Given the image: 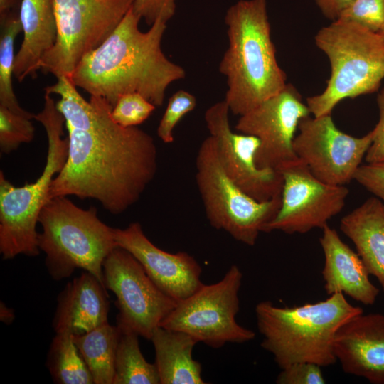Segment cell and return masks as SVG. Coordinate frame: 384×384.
Here are the masks:
<instances>
[{"mask_svg":"<svg viewBox=\"0 0 384 384\" xmlns=\"http://www.w3.org/2000/svg\"><path fill=\"white\" fill-rule=\"evenodd\" d=\"M45 92L60 97L56 107L68 134L67 159L53 181L48 200L72 195L95 199L113 215L128 210L156 176L154 138L137 127L116 123L107 100L97 96L86 100L70 78H57Z\"/></svg>","mask_w":384,"mask_h":384,"instance_id":"6da1fadb","label":"cell"},{"mask_svg":"<svg viewBox=\"0 0 384 384\" xmlns=\"http://www.w3.org/2000/svg\"><path fill=\"white\" fill-rule=\"evenodd\" d=\"M140 20L131 8L111 34L81 59L71 75L73 83L112 108L120 96L132 92L161 106L168 87L184 79L186 70L162 51L166 23L158 19L143 32Z\"/></svg>","mask_w":384,"mask_h":384,"instance_id":"7a4b0ae2","label":"cell"},{"mask_svg":"<svg viewBox=\"0 0 384 384\" xmlns=\"http://www.w3.org/2000/svg\"><path fill=\"white\" fill-rule=\"evenodd\" d=\"M228 47L219 64L226 77L224 100L242 115L282 91L287 77L271 38L266 0H240L226 11Z\"/></svg>","mask_w":384,"mask_h":384,"instance_id":"3957f363","label":"cell"},{"mask_svg":"<svg viewBox=\"0 0 384 384\" xmlns=\"http://www.w3.org/2000/svg\"><path fill=\"white\" fill-rule=\"evenodd\" d=\"M361 313L362 309L348 302L343 293L298 306L280 307L270 301L255 306L257 328L263 336L261 346L272 354L281 369L298 362L321 367L334 364L337 330Z\"/></svg>","mask_w":384,"mask_h":384,"instance_id":"277c9868","label":"cell"},{"mask_svg":"<svg viewBox=\"0 0 384 384\" xmlns=\"http://www.w3.org/2000/svg\"><path fill=\"white\" fill-rule=\"evenodd\" d=\"M34 119L43 125L48 139L46 162L41 175L34 182L17 187L0 171V252L5 260L20 254H39L38 217L48 200L53 181L67 159L65 119L50 94L45 92L43 109Z\"/></svg>","mask_w":384,"mask_h":384,"instance_id":"5b68a950","label":"cell"},{"mask_svg":"<svg viewBox=\"0 0 384 384\" xmlns=\"http://www.w3.org/2000/svg\"><path fill=\"white\" fill-rule=\"evenodd\" d=\"M38 223V247L53 279L69 277L80 268L104 284L103 262L117 245L114 228L98 218L95 207L83 209L66 196H55L43 207Z\"/></svg>","mask_w":384,"mask_h":384,"instance_id":"8992f818","label":"cell"},{"mask_svg":"<svg viewBox=\"0 0 384 384\" xmlns=\"http://www.w3.org/2000/svg\"><path fill=\"white\" fill-rule=\"evenodd\" d=\"M315 43L328 57L331 75L325 90L307 98L314 117L331 114L346 98L378 90L384 78V38L378 32L338 19L317 32Z\"/></svg>","mask_w":384,"mask_h":384,"instance_id":"52a82bcc","label":"cell"},{"mask_svg":"<svg viewBox=\"0 0 384 384\" xmlns=\"http://www.w3.org/2000/svg\"><path fill=\"white\" fill-rule=\"evenodd\" d=\"M196 183L210 225L249 246L275 217L281 196L258 201L245 193L226 173L215 139L209 135L196 156Z\"/></svg>","mask_w":384,"mask_h":384,"instance_id":"ba28073f","label":"cell"},{"mask_svg":"<svg viewBox=\"0 0 384 384\" xmlns=\"http://www.w3.org/2000/svg\"><path fill=\"white\" fill-rule=\"evenodd\" d=\"M242 279L240 268L230 266L220 281L202 284L193 294L178 301L161 326L185 332L214 348L227 343L252 340L255 332L236 321Z\"/></svg>","mask_w":384,"mask_h":384,"instance_id":"9c48e42d","label":"cell"},{"mask_svg":"<svg viewBox=\"0 0 384 384\" xmlns=\"http://www.w3.org/2000/svg\"><path fill=\"white\" fill-rule=\"evenodd\" d=\"M134 0H54L56 40L41 70L71 78L81 59L115 29Z\"/></svg>","mask_w":384,"mask_h":384,"instance_id":"30bf717a","label":"cell"},{"mask_svg":"<svg viewBox=\"0 0 384 384\" xmlns=\"http://www.w3.org/2000/svg\"><path fill=\"white\" fill-rule=\"evenodd\" d=\"M105 287L116 297L117 326L150 340L178 302L164 293L128 251L117 246L105 258Z\"/></svg>","mask_w":384,"mask_h":384,"instance_id":"8fae6325","label":"cell"},{"mask_svg":"<svg viewBox=\"0 0 384 384\" xmlns=\"http://www.w3.org/2000/svg\"><path fill=\"white\" fill-rule=\"evenodd\" d=\"M279 171L283 178L281 206L264 233L279 230L302 234L322 229L344 207L348 189L321 181L299 159Z\"/></svg>","mask_w":384,"mask_h":384,"instance_id":"7c38bea8","label":"cell"},{"mask_svg":"<svg viewBox=\"0 0 384 384\" xmlns=\"http://www.w3.org/2000/svg\"><path fill=\"white\" fill-rule=\"evenodd\" d=\"M293 142L297 158L321 181L344 186L353 180L371 145L373 132L356 137L336 127L331 114L302 119Z\"/></svg>","mask_w":384,"mask_h":384,"instance_id":"4fadbf2b","label":"cell"},{"mask_svg":"<svg viewBox=\"0 0 384 384\" xmlns=\"http://www.w3.org/2000/svg\"><path fill=\"white\" fill-rule=\"evenodd\" d=\"M309 114L297 90L287 84L279 93L239 116L235 129L259 139L255 156L259 167L279 171L298 159L293 147L295 133Z\"/></svg>","mask_w":384,"mask_h":384,"instance_id":"5bb4252c","label":"cell"},{"mask_svg":"<svg viewBox=\"0 0 384 384\" xmlns=\"http://www.w3.org/2000/svg\"><path fill=\"white\" fill-rule=\"evenodd\" d=\"M229 107L221 100L210 105L204 119L208 131L217 143L222 164L230 178L245 193L258 201L281 196L283 178L271 168L259 167L255 156L259 139L252 135L237 133L231 129Z\"/></svg>","mask_w":384,"mask_h":384,"instance_id":"9a60e30c","label":"cell"},{"mask_svg":"<svg viewBox=\"0 0 384 384\" xmlns=\"http://www.w3.org/2000/svg\"><path fill=\"white\" fill-rule=\"evenodd\" d=\"M114 235L117 245L130 252L157 287L176 302L193 294L203 284L201 267L193 256L186 252H168L156 247L139 223L114 228Z\"/></svg>","mask_w":384,"mask_h":384,"instance_id":"2e32d148","label":"cell"},{"mask_svg":"<svg viewBox=\"0 0 384 384\" xmlns=\"http://www.w3.org/2000/svg\"><path fill=\"white\" fill-rule=\"evenodd\" d=\"M333 347L345 373L384 384V314L352 317L337 330Z\"/></svg>","mask_w":384,"mask_h":384,"instance_id":"e0dca14e","label":"cell"},{"mask_svg":"<svg viewBox=\"0 0 384 384\" xmlns=\"http://www.w3.org/2000/svg\"><path fill=\"white\" fill-rule=\"evenodd\" d=\"M319 242L324 255L321 274L327 294L343 293L365 305L373 304L379 289L370 282L358 254L329 225L322 228Z\"/></svg>","mask_w":384,"mask_h":384,"instance_id":"ac0fdd59","label":"cell"},{"mask_svg":"<svg viewBox=\"0 0 384 384\" xmlns=\"http://www.w3.org/2000/svg\"><path fill=\"white\" fill-rule=\"evenodd\" d=\"M106 289L86 271L69 282L58 297L53 321L55 333L80 335L107 323L109 299Z\"/></svg>","mask_w":384,"mask_h":384,"instance_id":"d6986e66","label":"cell"},{"mask_svg":"<svg viewBox=\"0 0 384 384\" xmlns=\"http://www.w3.org/2000/svg\"><path fill=\"white\" fill-rule=\"evenodd\" d=\"M19 19L23 38L16 54L14 75L18 82L34 78L44 55L56 40L54 0H22Z\"/></svg>","mask_w":384,"mask_h":384,"instance_id":"ffe728a7","label":"cell"},{"mask_svg":"<svg viewBox=\"0 0 384 384\" xmlns=\"http://www.w3.org/2000/svg\"><path fill=\"white\" fill-rule=\"evenodd\" d=\"M340 230L354 244L369 274L384 292V206L377 198L367 199L342 218Z\"/></svg>","mask_w":384,"mask_h":384,"instance_id":"44dd1931","label":"cell"},{"mask_svg":"<svg viewBox=\"0 0 384 384\" xmlns=\"http://www.w3.org/2000/svg\"><path fill=\"white\" fill-rule=\"evenodd\" d=\"M160 384H204L201 365L192 356L198 341L189 334L157 327L150 339Z\"/></svg>","mask_w":384,"mask_h":384,"instance_id":"7402d4cb","label":"cell"},{"mask_svg":"<svg viewBox=\"0 0 384 384\" xmlns=\"http://www.w3.org/2000/svg\"><path fill=\"white\" fill-rule=\"evenodd\" d=\"M120 334L117 325L111 326L107 322L89 332L73 335L95 384H113Z\"/></svg>","mask_w":384,"mask_h":384,"instance_id":"603a6c76","label":"cell"},{"mask_svg":"<svg viewBox=\"0 0 384 384\" xmlns=\"http://www.w3.org/2000/svg\"><path fill=\"white\" fill-rule=\"evenodd\" d=\"M47 366L58 384H92V375L69 332L56 333L50 344Z\"/></svg>","mask_w":384,"mask_h":384,"instance_id":"cb8c5ba5","label":"cell"},{"mask_svg":"<svg viewBox=\"0 0 384 384\" xmlns=\"http://www.w3.org/2000/svg\"><path fill=\"white\" fill-rule=\"evenodd\" d=\"M115 358L113 384H160L155 363L144 358L134 332L121 331Z\"/></svg>","mask_w":384,"mask_h":384,"instance_id":"d4e9b609","label":"cell"},{"mask_svg":"<svg viewBox=\"0 0 384 384\" xmlns=\"http://www.w3.org/2000/svg\"><path fill=\"white\" fill-rule=\"evenodd\" d=\"M22 31L19 16L8 14L1 19L0 106L5 107L15 113L34 119V114L20 106L12 86L16 58L15 40Z\"/></svg>","mask_w":384,"mask_h":384,"instance_id":"484cf974","label":"cell"},{"mask_svg":"<svg viewBox=\"0 0 384 384\" xmlns=\"http://www.w3.org/2000/svg\"><path fill=\"white\" fill-rule=\"evenodd\" d=\"M31 118L0 106V150L9 154L21 144L31 142L35 128Z\"/></svg>","mask_w":384,"mask_h":384,"instance_id":"4316f807","label":"cell"},{"mask_svg":"<svg viewBox=\"0 0 384 384\" xmlns=\"http://www.w3.org/2000/svg\"><path fill=\"white\" fill-rule=\"evenodd\" d=\"M193 95L183 90L174 92L169 98L164 113L157 127L156 133L165 144L174 141V130L180 120L196 107Z\"/></svg>","mask_w":384,"mask_h":384,"instance_id":"83f0119b","label":"cell"},{"mask_svg":"<svg viewBox=\"0 0 384 384\" xmlns=\"http://www.w3.org/2000/svg\"><path fill=\"white\" fill-rule=\"evenodd\" d=\"M156 107L139 93H127L119 97L112 110L111 116L116 123L122 127H137L146 121Z\"/></svg>","mask_w":384,"mask_h":384,"instance_id":"f1b7e54d","label":"cell"},{"mask_svg":"<svg viewBox=\"0 0 384 384\" xmlns=\"http://www.w3.org/2000/svg\"><path fill=\"white\" fill-rule=\"evenodd\" d=\"M338 19L378 32L384 25V0H353Z\"/></svg>","mask_w":384,"mask_h":384,"instance_id":"f546056e","label":"cell"},{"mask_svg":"<svg viewBox=\"0 0 384 384\" xmlns=\"http://www.w3.org/2000/svg\"><path fill=\"white\" fill-rule=\"evenodd\" d=\"M278 384H324L321 366L309 362L292 363L282 369L277 375Z\"/></svg>","mask_w":384,"mask_h":384,"instance_id":"4dcf8cb0","label":"cell"},{"mask_svg":"<svg viewBox=\"0 0 384 384\" xmlns=\"http://www.w3.org/2000/svg\"><path fill=\"white\" fill-rule=\"evenodd\" d=\"M177 0H134L133 11L147 24L161 19L167 23L174 15Z\"/></svg>","mask_w":384,"mask_h":384,"instance_id":"1f68e13d","label":"cell"},{"mask_svg":"<svg viewBox=\"0 0 384 384\" xmlns=\"http://www.w3.org/2000/svg\"><path fill=\"white\" fill-rule=\"evenodd\" d=\"M353 180L374 194L384 206V159L361 165Z\"/></svg>","mask_w":384,"mask_h":384,"instance_id":"d6a6232c","label":"cell"},{"mask_svg":"<svg viewBox=\"0 0 384 384\" xmlns=\"http://www.w3.org/2000/svg\"><path fill=\"white\" fill-rule=\"evenodd\" d=\"M377 103L379 110V120L372 130L373 141L365 156L367 163L384 159V87L377 96Z\"/></svg>","mask_w":384,"mask_h":384,"instance_id":"836d02e7","label":"cell"},{"mask_svg":"<svg viewBox=\"0 0 384 384\" xmlns=\"http://www.w3.org/2000/svg\"><path fill=\"white\" fill-rule=\"evenodd\" d=\"M353 1V0H315L322 14L332 21L338 19Z\"/></svg>","mask_w":384,"mask_h":384,"instance_id":"e575fe53","label":"cell"},{"mask_svg":"<svg viewBox=\"0 0 384 384\" xmlns=\"http://www.w3.org/2000/svg\"><path fill=\"white\" fill-rule=\"evenodd\" d=\"M14 317L15 316H14L13 310L7 307L3 302H1V306H0L1 321L9 324L13 321Z\"/></svg>","mask_w":384,"mask_h":384,"instance_id":"d590c367","label":"cell"},{"mask_svg":"<svg viewBox=\"0 0 384 384\" xmlns=\"http://www.w3.org/2000/svg\"><path fill=\"white\" fill-rule=\"evenodd\" d=\"M14 2L15 0H0V19L4 18L9 14V11Z\"/></svg>","mask_w":384,"mask_h":384,"instance_id":"8d00e7d4","label":"cell"},{"mask_svg":"<svg viewBox=\"0 0 384 384\" xmlns=\"http://www.w3.org/2000/svg\"><path fill=\"white\" fill-rule=\"evenodd\" d=\"M378 33L384 38V25L381 27Z\"/></svg>","mask_w":384,"mask_h":384,"instance_id":"74e56055","label":"cell"}]
</instances>
